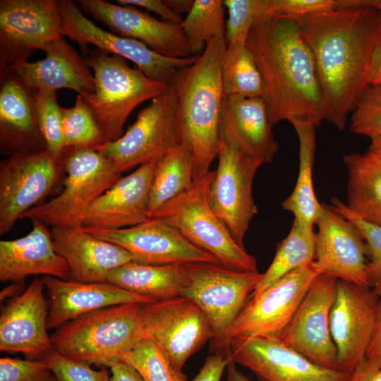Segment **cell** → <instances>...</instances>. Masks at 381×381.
<instances>
[{
  "instance_id": "obj_1",
  "label": "cell",
  "mask_w": 381,
  "mask_h": 381,
  "mask_svg": "<svg viewBox=\"0 0 381 381\" xmlns=\"http://www.w3.org/2000/svg\"><path fill=\"white\" fill-rule=\"evenodd\" d=\"M299 20L317 67L324 119L342 131L349 114L371 85L381 44L380 15L373 0H349L346 6Z\"/></svg>"
},
{
  "instance_id": "obj_2",
  "label": "cell",
  "mask_w": 381,
  "mask_h": 381,
  "mask_svg": "<svg viewBox=\"0 0 381 381\" xmlns=\"http://www.w3.org/2000/svg\"><path fill=\"white\" fill-rule=\"evenodd\" d=\"M246 46L261 73L272 126L288 121L319 126L325 107L313 52L299 19L272 16L250 31Z\"/></svg>"
},
{
  "instance_id": "obj_3",
  "label": "cell",
  "mask_w": 381,
  "mask_h": 381,
  "mask_svg": "<svg viewBox=\"0 0 381 381\" xmlns=\"http://www.w3.org/2000/svg\"><path fill=\"white\" fill-rule=\"evenodd\" d=\"M225 37L209 42L196 61L181 68L173 80L178 118L184 143L194 160L195 180L205 176L218 157L219 124L225 98L222 64Z\"/></svg>"
},
{
  "instance_id": "obj_4",
  "label": "cell",
  "mask_w": 381,
  "mask_h": 381,
  "mask_svg": "<svg viewBox=\"0 0 381 381\" xmlns=\"http://www.w3.org/2000/svg\"><path fill=\"white\" fill-rule=\"evenodd\" d=\"M143 304L107 307L64 324L50 336L53 350L89 365L110 368L146 337Z\"/></svg>"
},
{
  "instance_id": "obj_5",
  "label": "cell",
  "mask_w": 381,
  "mask_h": 381,
  "mask_svg": "<svg viewBox=\"0 0 381 381\" xmlns=\"http://www.w3.org/2000/svg\"><path fill=\"white\" fill-rule=\"evenodd\" d=\"M59 162L66 173L63 190L20 219H37L52 227L81 228L93 202L122 176L110 159L90 148L64 147Z\"/></svg>"
},
{
  "instance_id": "obj_6",
  "label": "cell",
  "mask_w": 381,
  "mask_h": 381,
  "mask_svg": "<svg viewBox=\"0 0 381 381\" xmlns=\"http://www.w3.org/2000/svg\"><path fill=\"white\" fill-rule=\"evenodd\" d=\"M93 71L95 91L83 97L110 142L120 138L124 123L139 104L162 92L169 83L148 78L126 59L97 48L86 56Z\"/></svg>"
},
{
  "instance_id": "obj_7",
  "label": "cell",
  "mask_w": 381,
  "mask_h": 381,
  "mask_svg": "<svg viewBox=\"0 0 381 381\" xmlns=\"http://www.w3.org/2000/svg\"><path fill=\"white\" fill-rule=\"evenodd\" d=\"M214 171L195 180L186 192L169 201L150 218L163 220L228 268L258 272L257 261L239 245L210 207L208 189Z\"/></svg>"
},
{
  "instance_id": "obj_8",
  "label": "cell",
  "mask_w": 381,
  "mask_h": 381,
  "mask_svg": "<svg viewBox=\"0 0 381 381\" xmlns=\"http://www.w3.org/2000/svg\"><path fill=\"white\" fill-rule=\"evenodd\" d=\"M188 284L182 293L204 312L212 329L210 351L228 353L231 326L261 280L262 274L218 263L186 265Z\"/></svg>"
},
{
  "instance_id": "obj_9",
  "label": "cell",
  "mask_w": 381,
  "mask_h": 381,
  "mask_svg": "<svg viewBox=\"0 0 381 381\" xmlns=\"http://www.w3.org/2000/svg\"><path fill=\"white\" fill-rule=\"evenodd\" d=\"M183 143L178 118L177 96L169 83L138 114L135 121L116 140L99 152L111 161L119 174L159 159Z\"/></svg>"
},
{
  "instance_id": "obj_10",
  "label": "cell",
  "mask_w": 381,
  "mask_h": 381,
  "mask_svg": "<svg viewBox=\"0 0 381 381\" xmlns=\"http://www.w3.org/2000/svg\"><path fill=\"white\" fill-rule=\"evenodd\" d=\"M63 35L80 47L84 56L91 52L89 45L109 54L132 61L152 80L169 83L181 68L193 64L198 56L186 58L166 57L153 52L143 42L106 31L83 14L72 0L58 1Z\"/></svg>"
},
{
  "instance_id": "obj_11",
  "label": "cell",
  "mask_w": 381,
  "mask_h": 381,
  "mask_svg": "<svg viewBox=\"0 0 381 381\" xmlns=\"http://www.w3.org/2000/svg\"><path fill=\"white\" fill-rule=\"evenodd\" d=\"M217 157L208 189L209 204L235 241L243 246L245 235L258 213L253 182L262 163L222 140Z\"/></svg>"
},
{
  "instance_id": "obj_12",
  "label": "cell",
  "mask_w": 381,
  "mask_h": 381,
  "mask_svg": "<svg viewBox=\"0 0 381 381\" xmlns=\"http://www.w3.org/2000/svg\"><path fill=\"white\" fill-rule=\"evenodd\" d=\"M319 274L313 261L286 274L259 294L250 296L231 326L230 340L279 339Z\"/></svg>"
},
{
  "instance_id": "obj_13",
  "label": "cell",
  "mask_w": 381,
  "mask_h": 381,
  "mask_svg": "<svg viewBox=\"0 0 381 381\" xmlns=\"http://www.w3.org/2000/svg\"><path fill=\"white\" fill-rule=\"evenodd\" d=\"M146 337L181 370L187 359L212 338L207 318L191 299L180 296L143 305Z\"/></svg>"
},
{
  "instance_id": "obj_14",
  "label": "cell",
  "mask_w": 381,
  "mask_h": 381,
  "mask_svg": "<svg viewBox=\"0 0 381 381\" xmlns=\"http://www.w3.org/2000/svg\"><path fill=\"white\" fill-rule=\"evenodd\" d=\"M63 171L61 164L47 150L13 154L1 162V236L8 232L25 212L42 203Z\"/></svg>"
},
{
  "instance_id": "obj_15",
  "label": "cell",
  "mask_w": 381,
  "mask_h": 381,
  "mask_svg": "<svg viewBox=\"0 0 381 381\" xmlns=\"http://www.w3.org/2000/svg\"><path fill=\"white\" fill-rule=\"evenodd\" d=\"M62 36L58 1H0V66L28 61L35 51Z\"/></svg>"
},
{
  "instance_id": "obj_16",
  "label": "cell",
  "mask_w": 381,
  "mask_h": 381,
  "mask_svg": "<svg viewBox=\"0 0 381 381\" xmlns=\"http://www.w3.org/2000/svg\"><path fill=\"white\" fill-rule=\"evenodd\" d=\"M378 301L370 286L337 279L329 328L339 370L351 375L363 363L375 329Z\"/></svg>"
},
{
  "instance_id": "obj_17",
  "label": "cell",
  "mask_w": 381,
  "mask_h": 381,
  "mask_svg": "<svg viewBox=\"0 0 381 381\" xmlns=\"http://www.w3.org/2000/svg\"><path fill=\"white\" fill-rule=\"evenodd\" d=\"M82 228L97 238L122 247L135 262L154 265L220 264L177 229L159 219L150 218L138 225L119 229Z\"/></svg>"
},
{
  "instance_id": "obj_18",
  "label": "cell",
  "mask_w": 381,
  "mask_h": 381,
  "mask_svg": "<svg viewBox=\"0 0 381 381\" xmlns=\"http://www.w3.org/2000/svg\"><path fill=\"white\" fill-rule=\"evenodd\" d=\"M337 282L334 277L319 274L279 339L316 364L339 370L329 328Z\"/></svg>"
},
{
  "instance_id": "obj_19",
  "label": "cell",
  "mask_w": 381,
  "mask_h": 381,
  "mask_svg": "<svg viewBox=\"0 0 381 381\" xmlns=\"http://www.w3.org/2000/svg\"><path fill=\"white\" fill-rule=\"evenodd\" d=\"M228 355L265 381H349L351 377L316 364L277 338L231 339Z\"/></svg>"
},
{
  "instance_id": "obj_20",
  "label": "cell",
  "mask_w": 381,
  "mask_h": 381,
  "mask_svg": "<svg viewBox=\"0 0 381 381\" xmlns=\"http://www.w3.org/2000/svg\"><path fill=\"white\" fill-rule=\"evenodd\" d=\"M322 206L315 223V267L320 274L370 286L365 273L368 253L363 237L329 205L323 203Z\"/></svg>"
},
{
  "instance_id": "obj_21",
  "label": "cell",
  "mask_w": 381,
  "mask_h": 381,
  "mask_svg": "<svg viewBox=\"0 0 381 381\" xmlns=\"http://www.w3.org/2000/svg\"><path fill=\"white\" fill-rule=\"evenodd\" d=\"M81 11L106 25L114 33L145 44L159 55L192 56L180 25L159 20L136 7L105 0H77Z\"/></svg>"
},
{
  "instance_id": "obj_22",
  "label": "cell",
  "mask_w": 381,
  "mask_h": 381,
  "mask_svg": "<svg viewBox=\"0 0 381 381\" xmlns=\"http://www.w3.org/2000/svg\"><path fill=\"white\" fill-rule=\"evenodd\" d=\"M43 278L35 277L0 316V351L44 360L52 351Z\"/></svg>"
},
{
  "instance_id": "obj_23",
  "label": "cell",
  "mask_w": 381,
  "mask_h": 381,
  "mask_svg": "<svg viewBox=\"0 0 381 381\" xmlns=\"http://www.w3.org/2000/svg\"><path fill=\"white\" fill-rule=\"evenodd\" d=\"M157 160L121 176L95 200L87 211L83 227L119 229L150 219V195Z\"/></svg>"
},
{
  "instance_id": "obj_24",
  "label": "cell",
  "mask_w": 381,
  "mask_h": 381,
  "mask_svg": "<svg viewBox=\"0 0 381 381\" xmlns=\"http://www.w3.org/2000/svg\"><path fill=\"white\" fill-rule=\"evenodd\" d=\"M35 107L34 91L7 66H0V151L8 156L46 150Z\"/></svg>"
},
{
  "instance_id": "obj_25",
  "label": "cell",
  "mask_w": 381,
  "mask_h": 381,
  "mask_svg": "<svg viewBox=\"0 0 381 381\" xmlns=\"http://www.w3.org/2000/svg\"><path fill=\"white\" fill-rule=\"evenodd\" d=\"M262 97L225 95L219 124L220 140L259 161L270 163L279 149Z\"/></svg>"
},
{
  "instance_id": "obj_26",
  "label": "cell",
  "mask_w": 381,
  "mask_h": 381,
  "mask_svg": "<svg viewBox=\"0 0 381 381\" xmlns=\"http://www.w3.org/2000/svg\"><path fill=\"white\" fill-rule=\"evenodd\" d=\"M42 278L47 296L48 329H56L73 319L101 308L129 303L156 301L108 282H80L51 276Z\"/></svg>"
},
{
  "instance_id": "obj_27",
  "label": "cell",
  "mask_w": 381,
  "mask_h": 381,
  "mask_svg": "<svg viewBox=\"0 0 381 381\" xmlns=\"http://www.w3.org/2000/svg\"><path fill=\"white\" fill-rule=\"evenodd\" d=\"M45 58L7 66L31 90H72L87 97L95 93V84L86 57L78 54L63 37L46 45Z\"/></svg>"
},
{
  "instance_id": "obj_28",
  "label": "cell",
  "mask_w": 381,
  "mask_h": 381,
  "mask_svg": "<svg viewBox=\"0 0 381 381\" xmlns=\"http://www.w3.org/2000/svg\"><path fill=\"white\" fill-rule=\"evenodd\" d=\"M31 221L32 230L25 236L0 241V281L23 282L37 274L71 280L69 267L55 250L51 230L37 219Z\"/></svg>"
},
{
  "instance_id": "obj_29",
  "label": "cell",
  "mask_w": 381,
  "mask_h": 381,
  "mask_svg": "<svg viewBox=\"0 0 381 381\" xmlns=\"http://www.w3.org/2000/svg\"><path fill=\"white\" fill-rule=\"evenodd\" d=\"M51 232L55 250L69 267L71 280L105 282L113 270L133 260L122 247L82 227H52Z\"/></svg>"
},
{
  "instance_id": "obj_30",
  "label": "cell",
  "mask_w": 381,
  "mask_h": 381,
  "mask_svg": "<svg viewBox=\"0 0 381 381\" xmlns=\"http://www.w3.org/2000/svg\"><path fill=\"white\" fill-rule=\"evenodd\" d=\"M107 282L127 291L162 301L182 296L188 274L186 265L131 261L113 270Z\"/></svg>"
},
{
  "instance_id": "obj_31",
  "label": "cell",
  "mask_w": 381,
  "mask_h": 381,
  "mask_svg": "<svg viewBox=\"0 0 381 381\" xmlns=\"http://www.w3.org/2000/svg\"><path fill=\"white\" fill-rule=\"evenodd\" d=\"M347 169V207L363 220L381 226V165L365 154L344 156Z\"/></svg>"
},
{
  "instance_id": "obj_32",
  "label": "cell",
  "mask_w": 381,
  "mask_h": 381,
  "mask_svg": "<svg viewBox=\"0 0 381 381\" xmlns=\"http://www.w3.org/2000/svg\"><path fill=\"white\" fill-rule=\"evenodd\" d=\"M293 126L299 145L298 174L293 191L281 204L284 210L294 214V219L313 226L323 209L316 197L313 183L317 126L301 123Z\"/></svg>"
},
{
  "instance_id": "obj_33",
  "label": "cell",
  "mask_w": 381,
  "mask_h": 381,
  "mask_svg": "<svg viewBox=\"0 0 381 381\" xmlns=\"http://www.w3.org/2000/svg\"><path fill=\"white\" fill-rule=\"evenodd\" d=\"M194 181L193 157L184 143L157 159L150 195V218L169 201L188 190Z\"/></svg>"
},
{
  "instance_id": "obj_34",
  "label": "cell",
  "mask_w": 381,
  "mask_h": 381,
  "mask_svg": "<svg viewBox=\"0 0 381 381\" xmlns=\"http://www.w3.org/2000/svg\"><path fill=\"white\" fill-rule=\"evenodd\" d=\"M315 232L313 226L294 219L289 233L278 243L274 259L250 296H254L286 274L314 260Z\"/></svg>"
},
{
  "instance_id": "obj_35",
  "label": "cell",
  "mask_w": 381,
  "mask_h": 381,
  "mask_svg": "<svg viewBox=\"0 0 381 381\" xmlns=\"http://www.w3.org/2000/svg\"><path fill=\"white\" fill-rule=\"evenodd\" d=\"M224 9L222 0H194L180 25L192 56L201 54L214 38L225 37Z\"/></svg>"
},
{
  "instance_id": "obj_36",
  "label": "cell",
  "mask_w": 381,
  "mask_h": 381,
  "mask_svg": "<svg viewBox=\"0 0 381 381\" xmlns=\"http://www.w3.org/2000/svg\"><path fill=\"white\" fill-rule=\"evenodd\" d=\"M222 73L225 95L262 97V75L246 44L226 48Z\"/></svg>"
},
{
  "instance_id": "obj_37",
  "label": "cell",
  "mask_w": 381,
  "mask_h": 381,
  "mask_svg": "<svg viewBox=\"0 0 381 381\" xmlns=\"http://www.w3.org/2000/svg\"><path fill=\"white\" fill-rule=\"evenodd\" d=\"M61 113L65 147H85L99 152L110 142L81 95H77L73 107H61Z\"/></svg>"
},
{
  "instance_id": "obj_38",
  "label": "cell",
  "mask_w": 381,
  "mask_h": 381,
  "mask_svg": "<svg viewBox=\"0 0 381 381\" xmlns=\"http://www.w3.org/2000/svg\"><path fill=\"white\" fill-rule=\"evenodd\" d=\"M121 361L135 369L144 381H188L147 337L139 341Z\"/></svg>"
},
{
  "instance_id": "obj_39",
  "label": "cell",
  "mask_w": 381,
  "mask_h": 381,
  "mask_svg": "<svg viewBox=\"0 0 381 381\" xmlns=\"http://www.w3.org/2000/svg\"><path fill=\"white\" fill-rule=\"evenodd\" d=\"M224 4L229 13L226 21V47L246 45L251 29L272 17L271 0H225Z\"/></svg>"
},
{
  "instance_id": "obj_40",
  "label": "cell",
  "mask_w": 381,
  "mask_h": 381,
  "mask_svg": "<svg viewBox=\"0 0 381 381\" xmlns=\"http://www.w3.org/2000/svg\"><path fill=\"white\" fill-rule=\"evenodd\" d=\"M34 97L37 121L47 150L59 162L65 146L61 107L57 102L56 91L37 90Z\"/></svg>"
},
{
  "instance_id": "obj_41",
  "label": "cell",
  "mask_w": 381,
  "mask_h": 381,
  "mask_svg": "<svg viewBox=\"0 0 381 381\" xmlns=\"http://www.w3.org/2000/svg\"><path fill=\"white\" fill-rule=\"evenodd\" d=\"M329 206L350 221L363 237L369 258L366 264V276L373 290L379 297L381 296V226L374 225L363 220L336 197L332 198Z\"/></svg>"
},
{
  "instance_id": "obj_42",
  "label": "cell",
  "mask_w": 381,
  "mask_h": 381,
  "mask_svg": "<svg viewBox=\"0 0 381 381\" xmlns=\"http://www.w3.org/2000/svg\"><path fill=\"white\" fill-rule=\"evenodd\" d=\"M350 131L371 139L381 137V85H371L351 111Z\"/></svg>"
},
{
  "instance_id": "obj_43",
  "label": "cell",
  "mask_w": 381,
  "mask_h": 381,
  "mask_svg": "<svg viewBox=\"0 0 381 381\" xmlns=\"http://www.w3.org/2000/svg\"><path fill=\"white\" fill-rule=\"evenodd\" d=\"M44 360L56 381H109L110 375L107 367L95 370L90 365L64 356L52 351Z\"/></svg>"
},
{
  "instance_id": "obj_44",
  "label": "cell",
  "mask_w": 381,
  "mask_h": 381,
  "mask_svg": "<svg viewBox=\"0 0 381 381\" xmlns=\"http://www.w3.org/2000/svg\"><path fill=\"white\" fill-rule=\"evenodd\" d=\"M0 381H56L45 360L0 358Z\"/></svg>"
},
{
  "instance_id": "obj_45",
  "label": "cell",
  "mask_w": 381,
  "mask_h": 381,
  "mask_svg": "<svg viewBox=\"0 0 381 381\" xmlns=\"http://www.w3.org/2000/svg\"><path fill=\"white\" fill-rule=\"evenodd\" d=\"M340 0H271L272 16L300 19L339 8Z\"/></svg>"
},
{
  "instance_id": "obj_46",
  "label": "cell",
  "mask_w": 381,
  "mask_h": 381,
  "mask_svg": "<svg viewBox=\"0 0 381 381\" xmlns=\"http://www.w3.org/2000/svg\"><path fill=\"white\" fill-rule=\"evenodd\" d=\"M381 369V296L379 297L375 329L363 363L353 371L370 373Z\"/></svg>"
},
{
  "instance_id": "obj_47",
  "label": "cell",
  "mask_w": 381,
  "mask_h": 381,
  "mask_svg": "<svg viewBox=\"0 0 381 381\" xmlns=\"http://www.w3.org/2000/svg\"><path fill=\"white\" fill-rule=\"evenodd\" d=\"M229 361V357L226 353L209 355L197 375L191 381H220Z\"/></svg>"
},
{
  "instance_id": "obj_48",
  "label": "cell",
  "mask_w": 381,
  "mask_h": 381,
  "mask_svg": "<svg viewBox=\"0 0 381 381\" xmlns=\"http://www.w3.org/2000/svg\"><path fill=\"white\" fill-rule=\"evenodd\" d=\"M116 2L121 5L145 8L157 14L163 20L179 25H181L183 20L180 15L172 11L164 0H117Z\"/></svg>"
},
{
  "instance_id": "obj_49",
  "label": "cell",
  "mask_w": 381,
  "mask_h": 381,
  "mask_svg": "<svg viewBox=\"0 0 381 381\" xmlns=\"http://www.w3.org/2000/svg\"><path fill=\"white\" fill-rule=\"evenodd\" d=\"M110 372L109 381H144L135 369L121 361L112 365Z\"/></svg>"
},
{
  "instance_id": "obj_50",
  "label": "cell",
  "mask_w": 381,
  "mask_h": 381,
  "mask_svg": "<svg viewBox=\"0 0 381 381\" xmlns=\"http://www.w3.org/2000/svg\"><path fill=\"white\" fill-rule=\"evenodd\" d=\"M166 5L175 13L181 16L182 13H188L190 11L193 0H164Z\"/></svg>"
},
{
  "instance_id": "obj_51",
  "label": "cell",
  "mask_w": 381,
  "mask_h": 381,
  "mask_svg": "<svg viewBox=\"0 0 381 381\" xmlns=\"http://www.w3.org/2000/svg\"><path fill=\"white\" fill-rule=\"evenodd\" d=\"M24 290L23 282H12L0 291V301L2 302L8 298L16 297Z\"/></svg>"
},
{
  "instance_id": "obj_52",
  "label": "cell",
  "mask_w": 381,
  "mask_h": 381,
  "mask_svg": "<svg viewBox=\"0 0 381 381\" xmlns=\"http://www.w3.org/2000/svg\"><path fill=\"white\" fill-rule=\"evenodd\" d=\"M225 381H253L241 372L236 366V363L229 358V361L226 368Z\"/></svg>"
},
{
  "instance_id": "obj_53",
  "label": "cell",
  "mask_w": 381,
  "mask_h": 381,
  "mask_svg": "<svg viewBox=\"0 0 381 381\" xmlns=\"http://www.w3.org/2000/svg\"><path fill=\"white\" fill-rule=\"evenodd\" d=\"M365 154L381 165V137L371 139Z\"/></svg>"
},
{
  "instance_id": "obj_54",
  "label": "cell",
  "mask_w": 381,
  "mask_h": 381,
  "mask_svg": "<svg viewBox=\"0 0 381 381\" xmlns=\"http://www.w3.org/2000/svg\"><path fill=\"white\" fill-rule=\"evenodd\" d=\"M349 381H381V369L370 373L353 372Z\"/></svg>"
},
{
  "instance_id": "obj_55",
  "label": "cell",
  "mask_w": 381,
  "mask_h": 381,
  "mask_svg": "<svg viewBox=\"0 0 381 381\" xmlns=\"http://www.w3.org/2000/svg\"><path fill=\"white\" fill-rule=\"evenodd\" d=\"M371 85H381V44L375 54L373 62Z\"/></svg>"
},
{
  "instance_id": "obj_56",
  "label": "cell",
  "mask_w": 381,
  "mask_h": 381,
  "mask_svg": "<svg viewBox=\"0 0 381 381\" xmlns=\"http://www.w3.org/2000/svg\"><path fill=\"white\" fill-rule=\"evenodd\" d=\"M373 5L377 10L381 17V0H373Z\"/></svg>"
}]
</instances>
